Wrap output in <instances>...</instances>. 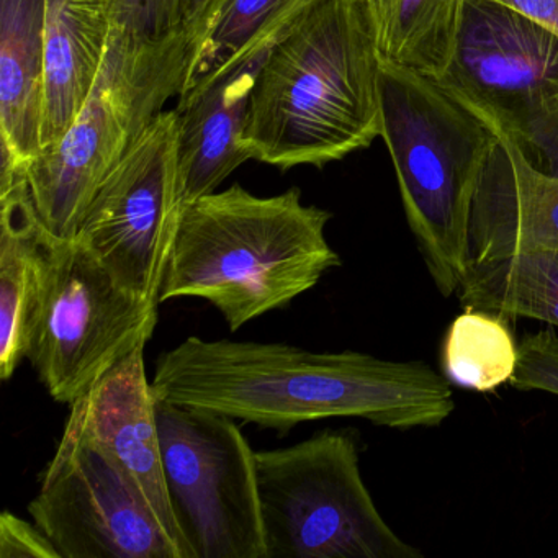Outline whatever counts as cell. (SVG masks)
Listing matches in <instances>:
<instances>
[{
  "label": "cell",
  "mask_w": 558,
  "mask_h": 558,
  "mask_svg": "<svg viewBox=\"0 0 558 558\" xmlns=\"http://www.w3.org/2000/svg\"><path fill=\"white\" fill-rule=\"evenodd\" d=\"M169 499L191 558H267L256 452L233 417L158 400Z\"/></svg>",
  "instance_id": "obj_8"
},
{
  "label": "cell",
  "mask_w": 558,
  "mask_h": 558,
  "mask_svg": "<svg viewBox=\"0 0 558 558\" xmlns=\"http://www.w3.org/2000/svg\"><path fill=\"white\" fill-rule=\"evenodd\" d=\"M145 349L146 344L138 345L77 398L71 404L70 421L129 473L184 558H191L166 485L158 398L146 375Z\"/></svg>",
  "instance_id": "obj_12"
},
{
  "label": "cell",
  "mask_w": 558,
  "mask_h": 558,
  "mask_svg": "<svg viewBox=\"0 0 558 558\" xmlns=\"http://www.w3.org/2000/svg\"><path fill=\"white\" fill-rule=\"evenodd\" d=\"M518 342L502 316L465 308L447 329L442 367L447 380L465 390L488 393L511 380Z\"/></svg>",
  "instance_id": "obj_21"
},
{
  "label": "cell",
  "mask_w": 558,
  "mask_h": 558,
  "mask_svg": "<svg viewBox=\"0 0 558 558\" xmlns=\"http://www.w3.org/2000/svg\"><path fill=\"white\" fill-rule=\"evenodd\" d=\"M47 0H0L2 171L27 168L41 153Z\"/></svg>",
  "instance_id": "obj_17"
},
{
  "label": "cell",
  "mask_w": 558,
  "mask_h": 558,
  "mask_svg": "<svg viewBox=\"0 0 558 558\" xmlns=\"http://www.w3.org/2000/svg\"><path fill=\"white\" fill-rule=\"evenodd\" d=\"M112 35V0H47L41 151L57 145L90 96Z\"/></svg>",
  "instance_id": "obj_16"
},
{
  "label": "cell",
  "mask_w": 558,
  "mask_h": 558,
  "mask_svg": "<svg viewBox=\"0 0 558 558\" xmlns=\"http://www.w3.org/2000/svg\"><path fill=\"white\" fill-rule=\"evenodd\" d=\"M0 558H61V555L35 522L4 511L0 515Z\"/></svg>",
  "instance_id": "obj_24"
},
{
  "label": "cell",
  "mask_w": 558,
  "mask_h": 558,
  "mask_svg": "<svg viewBox=\"0 0 558 558\" xmlns=\"http://www.w3.org/2000/svg\"><path fill=\"white\" fill-rule=\"evenodd\" d=\"M384 66L437 81L452 61L466 0H359Z\"/></svg>",
  "instance_id": "obj_19"
},
{
  "label": "cell",
  "mask_w": 558,
  "mask_h": 558,
  "mask_svg": "<svg viewBox=\"0 0 558 558\" xmlns=\"http://www.w3.org/2000/svg\"><path fill=\"white\" fill-rule=\"evenodd\" d=\"M0 378L8 381L27 359L54 236L38 215L25 169L0 179Z\"/></svg>",
  "instance_id": "obj_14"
},
{
  "label": "cell",
  "mask_w": 558,
  "mask_h": 558,
  "mask_svg": "<svg viewBox=\"0 0 558 558\" xmlns=\"http://www.w3.org/2000/svg\"><path fill=\"white\" fill-rule=\"evenodd\" d=\"M381 138L417 250L440 295H456L469 267V227L480 175L498 136L436 81L380 71Z\"/></svg>",
  "instance_id": "obj_4"
},
{
  "label": "cell",
  "mask_w": 558,
  "mask_h": 558,
  "mask_svg": "<svg viewBox=\"0 0 558 558\" xmlns=\"http://www.w3.org/2000/svg\"><path fill=\"white\" fill-rule=\"evenodd\" d=\"M457 293L463 308L537 319L558 328V250L469 264Z\"/></svg>",
  "instance_id": "obj_20"
},
{
  "label": "cell",
  "mask_w": 558,
  "mask_h": 558,
  "mask_svg": "<svg viewBox=\"0 0 558 558\" xmlns=\"http://www.w3.org/2000/svg\"><path fill=\"white\" fill-rule=\"evenodd\" d=\"M269 51L179 96L175 112L184 207L217 192L231 172L250 161V153L241 136L246 125L251 93Z\"/></svg>",
  "instance_id": "obj_15"
},
{
  "label": "cell",
  "mask_w": 558,
  "mask_h": 558,
  "mask_svg": "<svg viewBox=\"0 0 558 558\" xmlns=\"http://www.w3.org/2000/svg\"><path fill=\"white\" fill-rule=\"evenodd\" d=\"M221 4L223 0H184V27L197 37Z\"/></svg>",
  "instance_id": "obj_26"
},
{
  "label": "cell",
  "mask_w": 558,
  "mask_h": 558,
  "mask_svg": "<svg viewBox=\"0 0 558 558\" xmlns=\"http://www.w3.org/2000/svg\"><path fill=\"white\" fill-rule=\"evenodd\" d=\"M328 210L293 187L272 197L234 184L185 205L159 302L201 299L231 331L315 289L341 266Z\"/></svg>",
  "instance_id": "obj_3"
},
{
  "label": "cell",
  "mask_w": 558,
  "mask_h": 558,
  "mask_svg": "<svg viewBox=\"0 0 558 558\" xmlns=\"http://www.w3.org/2000/svg\"><path fill=\"white\" fill-rule=\"evenodd\" d=\"M545 250H558V174L498 136L473 198L470 264Z\"/></svg>",
  "instance_id": "obj_13"
},
{
  "label": "cell",
  "mask_w": 558,
  "mask_h": 558,
  "mask_svg": "<svg viewBox=\"0 0 558 558\" xmlns=\"http://www.w3.org/2000/svg\"><path fill=\"white\" fill-rule=\"evenodd\" d=\"M184 210L175 110L159 113L107 175L74 240L133 295L159 302Z\"/></svg>",
  "instance_id": "obj_10"
},
{
  "label": "cell",
  "mask_w": 558,
  "mask_h": 558,
  "mask_svg": "<svg viewBox=\"0 0 558 558\" xmlns=\"http://www.w3.org/2000/svg\"><path fill=\"white\" fill-rule=\"evenodd\" d=\"M509 384L521 391L558 397V336L554 329L527 332L518 342V365Z\"/></svg>",
  "instance_id": "obj_23"
},
{
  "label": "cell",
  "mask_w": 558,
  "mask_h": 558,
  "mask_svg": "<svg viewBox=\"0 0 558 558\" xmlns=\"http://www.w3.org/2000/svg\"><path fill=\"white\" fill-rule=\"evenodd\" d=\"M381 63L359 0H323L267 53L244 148L287 169L325 168L381 135Z\"/></svg>",
  "instance_id": "obj_2"
},
{
  "label": "cell",
  "mask_w": 558,
  "mask_h": 558,
  "mask_svg": "<svg viewBox=\"0 0 558 558\" xmlns=\"http://www.w3.org/2000/svg\"><path fill=\"white\" fill-rule=\"evenodd\" d=\"M112 25L132 40H166L184 28V0H112Z\"/></svg>",
  "instance_id": "obj_22"
},
{
  "label": "cell",
  "mask_w": 558,
  "mask_h": 558,
  "mask_svg": "<svg viewBox=\"0 0 558 558\" xmlns=\"http://www.w3.org/2000/svg\"><path fill=\"white\" fill-rule=\"evenodd\" d=\"M558 35V0H495Z\"/></svg>",
  "instance_id": "obj_25"
},
{
  "label": "cell",
  "mask_w": 558,
  "mask_h": 558,
  "mask_svg": "<svg viewBox=\"0 0 558 558\" xmlns=\"http://www.w3.org/2000/svg\"><path fill=\"white\" fill-rule=\"evenodd\" d=\"M323 0H223L192 44L181 94L269 51Z\"/></svg>",
  "instance_id": "obj_18"
},
{
  "label": "cell",
  "mask_w": 558,
  "mask_h": 558,
  "mask_svg": "<svg viewBox=\"0 0 558 558\" xmlns=\"http://www.w3.org/2000/svg\"><path fill=\"white\" fill-rule=\"evenodd\" d=\"M151 385L158 400L276 430L331 417L400 430L437 427L456 410L450 381L426 362L280 342L191 336L159 355Z\"/></svg>",
  "instance_id": "obj_1"
},
{
  "label": "cell",
  "mask_w": 558,
  "mask_h": 558,
  "mask_svg": "<svg viewBox=\"0 0 558 558\" xmlns=\"http://www.w3.org/2000/svg\"><path fill=\"white\" fill-rule=\"evenodd\" d=\"M437 86L558 174V35L495 0H466Z\"/></svg>",
  "instance_id": "obj_7"
},
{
  "label": "cell",
  "mask_w": 558,
  "mask_h": 558,
  "mask_svg": "<svg viewBox=\"0 0 558 558\" xmlns=\"http://www.w3.org/2000/svg\"><path fill=\"white\" fill-rule=\"evenodd\" d=\"M159 303L133 295L76 240L54 238L44 305L27 359L58 403L73 404L110 368L148 344Z\"/></svg>",
  "instance_id": "obj_9"
},
{
  "label": "cell",
  "mask_w": 558,
  "mask_h": 558,
  "mask_svg": "<svg viewBox=\"0 0 558 558\" xmlns=\"http://www.w3.org/2000/svg\"><path fill=\"white\" fill-rule=\"evenodd\" d=\"M195 35L136 41L113 28L102 70L76 120L57 145L25 168L45 228L74 240L97 189L133 143L181 94Z\"/></svg>",
  "instance_id": "obj_5"
},
{
  "label": "cell",
  "mask_w": 558,
  "mask_h": 558,
  "mask_svg": "<svg viewBox=\"0 0 558 558\" xmlns=\"http://www.w3.org/2000/svg\"><path fill=\"white\" fill-rule=\"evenodd\" d=\"M267 558H423L375 506L351 430L256 452Z\"/></svg>",
  "instance_id": "obj_6"
},
{
  "label": "cell",
  "mask_w": 558,
  "mask_h": 558,
  "mask_svg": "<svg viewBox=\"0 0 558 558\" xmlns=\"http://www.w3.org/2000/svg\"><path fill=\"white\" fill-rule=\"evenodd\" d=\"M28 512L61 558H184L129 473L70 420Z\"/></svg>",
  "instance_id": "obj_11"
}]
</instances>
